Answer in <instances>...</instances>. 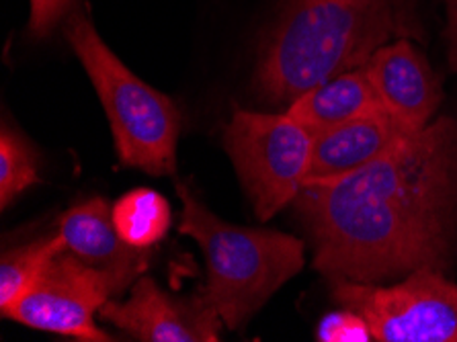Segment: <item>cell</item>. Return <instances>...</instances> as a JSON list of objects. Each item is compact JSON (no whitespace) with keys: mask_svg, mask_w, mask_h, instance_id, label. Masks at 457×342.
Here are the masks:
<instances>
[{"mask_svg":"<svg viewBox=\"0 0 457 342\" xmlns=\"http://www.w3.org/2000/svg\"><path fill=\"white\" fill-rule=\"evenodd\" d=\"M295 205L330 281L443 273L457 228V121L441 117L347 177L306 183Z\"/></svg>","mask_w":457,"mask_h":342,"instance_id":"6da1fadb","label":"cell"},{"mask_svg":"<svg viewBox=\"0 0 457 342\" xmlns=\"http://www.w3.org/2000/svg\"><path fill=\"white\" fill-rule=\"evenodd\" d=\"M403 38H422L412 0H287L261 44L254 88L292 103Z\"/></svg>","mask_w":457,"mask_h":342,"instance_id":"7a4b0ae2","label":"cell"},{"mask_svg":"<svg viewBox=\"0 0 457 342\" xmlns=\"http://www.w3.org/2000/svg\"><path fill=\"white\" fill-rule=\"evenodd\" d=\"M177 193L183 201L179 232L197 240L205 256L204 296L218 310L221 322L240 330L283 283L300 273L303 242L273 229L221 221L179 180Z\"/></svg>","mask_w":457,"mask_h":342,"instance_id":"3957f363","label":"cell"},{"mask_svg":"<svg viewBox=\"0 0 457 342\" xmlns=\"http://www.w3.org/2000/svg\"><path fill=\"white\" fill-rule=\"evenodd\" d=\"M64 35L99 95L121 163L156 177L175 174L181 129L177 104L137 79L109 50L87 13L74 11L64 23Z\"/></svg>","mask_w":457,"mask_h":342,"instance_id":"277c9868","label":"cell"},{"mask_svg":"<svg viewBox=\"0 0 457 342\" xmlns=\"http://www.w3.org/2000/svg\"><path fill=\"white\" fill-rule=\"evenodd\" d=\"M314 131L289 113L234 111L226 150L240 174L259 220H271L306 185Z\"/></svg>","mask_w":457,"mask_h":342,"instance_id":"5b68a950","label":"cell"},{"mask_svg":"<svg viewBox=\"0 0 457 342\" xmlns=\"http://www.w3.org/2000/svg\"><path fill=\"white\" fill-rule=\"evenodd\" d=\"M332 296L378 342H457V285L441 271H414L390 288L332 279Z\"/></svg>","mask_w":457,"mask_h":342,"instance_id":"8992f818","label":"cell"},{"mask_svg":"<svg viewBox=\"0 0 457 342\" xmlns=\"http://www.w3.org/2000/svg\"><path fill=\"white\" fill-rule=\"evenodd\" d=\"M128 288L117 275L93 267L71 250H62L31 291L3 318L76 340L109 342L113 338L96 326L95 313Z\"/></svg>","mask_w":457,"mask_h":342,"instance_id":"52a82bcc","label":"cell"},{"mask_svg":"<svg viewBox=\"0 0 457 342\" xmlns=\"http://www.w3.org/2000/svg\"><path fill=\"white\" fill-rule=\"evenodd\" d=\"M99 316L144 342H218L224 324L204 291L177 299L144 275L136 281L126 304L109 299Z\"/></svg>","mask_w":457,"mask_h":342,"instance_id":"ba28073f","label":"cell"},{"mask_svg":"<svg viewBox=\"0 0 457 342\" xmlns=\"http://www.w3.org/2000/svg\"><path fill=\"white\" fill-rule=\"evenodd\" d=\"M363 68L382 109L411 134L427 128L443 99L441 82L411 39L382 46Z\"/></svg>","mask_w":457,"mask_h":342,"instance_id":"9c48e42d","label":"cell"},{"mask_svg":"<svg viewBox=\"0 0 457 342\" xmlns=\"http://www.w3.org/2000/svg\"><path fill=\"white\" fill-rule=\"evenodd\" d=\"M417 134V131H414ZM411 136L386 109H376L314 136L306 183L335 180L363 169Z\"/></svg>","mask_w":457,"mask_h":342,"instance_id":"30bf717a","label":"cell"},{"mask_svg":"<svg viewBox=\"0 0 457 342\" xmlns=\"http://www.w3.org/2000/svg\"><path fill=\"white\" fill-rule=\"evenodd\" d=\"M58 232L71 250L96 269L123 279L131 285L148 267V250H137L117 232L113 207L103 197L88 199L62 215Z\"/></svg>","mask_w":457,"mask_h":342,"instance_id":"8fae6325","label":"cell"},{"mask_svg":"<svg viewBox=\"0 0 457 342\" xmlns=\"http://www.w3.org/2000/svg\"><path fill=\"white\" fill-rule=\"evenodd\" d=\"M382 109L365 68L347 70L289 103L287 113L314 134L370 111Z\"/></svg>","mask_w":457,"mask_h":342,"instance_id":"7c38bea8","label":"cell"},{"mask_svg":"<svg viewBox=\"0 0 457 342\" xmlns=\"http://www.w3.org/2000/svg\"><path fill=\"white\" fill-rule=\"evenodd\" d=\"M113 221L123 242L137 250H150L170 228V205L152 188H134L117 199Z\"/></svg>","mask_w":457,"mask_h":342,"instance_id":"4fadbf2b","label":"cell"},{"mask_svg":"<svg viewBox=\"0 0 457 342\" xmlns=\"http://www.w3.org/2000/svg\"><path fill=\"white\" fill-rule=\"evenodd\" d=\"M66 250L62 234L47 236L9 250L0 261V313L9 312L31 291L55 256Z\"/></svg>","mask_w":457,"mask_h":342,"instance_id":"5bb4252c","label":"cell"},{"mask_svg":"<svg viewBox=\"0 0 457 342\" xmlns=\"http://www.w3.org/2000/svg\"><path fill=\"white\" fill-rule=\"evenodd\" d=\"M39 183V156L29 139L11 125L0 128V205L9 207L21 193Z\"/></svg>","mask_w":457,"mask_h":342,"instance_id":"9a60e30c","label":"cell"},{"mask_svg":"<svg viewBox=\"0 0 457 342\" xmlns=\"http://www.w3.org/2000/svg\"><path fill=\"white\" fill-rule=\"evenodd\" d=\"M316 338L320 342H370L373 334L357 312L343 308L322 318Z\"/></svg>","mask_w":457,"mask_h":342,"instance_id":"2e32d148","label":"cell"},{"mask_svg":"<svg viewBox=\"0 0 457 342\" xmlns=\"http://www.w3.org/2000/svg\"><path fill=\"white\" fill-rule=\"evenodd\" d=\"M80 0H29V29L31 39H44L66 23Z\"/></svg>","mask_w":457,"mask_h":342,"instance_id":"e0dca14e","label":"cell"},{"mask_svg":"<svg viewBox=\"0 0 457 342\" xmlns=\"http://www.w3.org/2000/svg\"><path fill=\"white\" fill-rule=\"evenodd\" d=\"M447 9V50H449V64L457 72V0H445Z\"/></svg>","mask_w":457,"mask_h":342,"instance_id":"ac0fdd59","label":"cell"}]
</instances>
